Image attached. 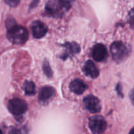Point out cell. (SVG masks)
Returning a JSON list of instances; mask_svg holds the SVG:
<instances>
[{
    "label": "cell",
    "mask_w": 134,
    "mask_h": 134,
    "mask_svg": "<svg viewBox=\"0 0 134 134\" xmlns=\"http://www.w3.org/2000/svg\"><path fill=\"white\" fill-rule=\"evenodd\" d=\"M130 134H134V127L130 130Z\"/></svg>",
    "instance_id": "cell-20"
},
{
    "label": "cell",
    "mask_w": 134,
    "mask_h": 134,
    "mask_svg": "<svg viewBox=\"0 0 134 134\" xmlns=\"http://www.w3.org/2000/svg\"><path fill=\"white\" fill-rule=\"evenodd\" d=\"M9 134H27L25 128H16L12 127L9 131Z\"/></svg>",
    "instance_id": "cell-15"
},
{
    "label": "cell",
    "mask_w": 134,
    "mask_h": 134,
    "mask_svg": "<svg viewBox=\"0 0 134 134\" xmlns=\"http://www.w3.org/2000/svg\"><path fill=\"white\" fill-rule=\"evenodd\" d=\"M7 39L14 44H24L28 39L29 33L26 27L18 25H13L8 28Z\"/></svg>",
    "instance_id": "cell-1"
},
{
    "label": "cell",
    "mask_w": 134,
    "mask_h": 134,
    "mask_svg": "<svg viewBox=\"0 0 134 134\" xmlns=\"http://www.w3.org/2000/svg\"><path fill=\"white\" fill-rule=\"evenodd\" d=\"M128 22L131 27L134 29V9H132L128 14Z\"/></svg>",
    "instance_id": "cell-16"
},
{
    "label": "cell",
    "mask_w": 134,
    "mask_h": 134,
    "mask_svg": "<svg viewBox=\"0 0 134 134\" xmlns=\"http://www.w3.org/2000/svg\"><path fill=\"white\" fill-rule=\"evenodd\" d=\"M25 94L27 96H34L35 94V85L32 81H26L23 86Z\"/></svg>",
    "instance_id": "cell-13"
},
{
    "label": "cell",
    "mask_w": 134,
    "mask_h": 134,
    "mask_svg": "<svg viewBox=\"0 0 134 134\" xmlns=\"http://www.w3.org/2000/svg\"><path fill=\"white\" fill-rule=\"evenodd\" d=\"M85 108L92 113H97L101 111V105L98 98L92 95H89L83 99Z\"/></svg>",
    "instance_id": "cell-6"
},
{
    "label": "cell",
    "mask_w": 134,
    "mask_h": 134,
    "mask_svg": "<svg viewBox=\"0 0 134 134\" xmlns=\"http://www.w3.org/2000/svg\"><path fill=\"white\" fill-rule=\"evenodd\" d=\"M32 35L35 39H41L47 34L48 27L44 23L40 20H35L31 24Z\"/></svg>",
    "instance_id": "cell-8"
},
{
    "label": "cell",
    "mask_w": 134,
    "mask_h": 134,
    "mask_svg": "<svg viewBox=\"0 0 134 134\" xmlns=\"http://www.w3.org/2000/svg\"><path fill=\"white\" fill-rule=\"evenodd\" d=\"M65 48L64 52L62 54L60 58L62 60L72 58L80 52V46L75 42H66L62 45Z\"/></svg>",
    "instance_id": "cell-7"
},
{
    "label": "cell",
    "mask_w": 134,
    "mask_h": 134,
    "mask_svg": "<svg viewBox=\"0 0 134 134\" xmlns=\"http://www.w3.org/2000/svg\"><path fill=\"white\" fill-rule=\"evenodd\" d=\"M92 57L96 61L103 62L106 60L108 56L107 49L103 44H96L94 45L92 49Z\"/></svg>",
    "instance_id": "cell-9"
},
{
    "label": "cell",
    "mask_w": 134,
    "mask_h": 134,
    "mask_svg": "<svg viewBox=\"0 0 134 134\" xmlns=\"http://www.w3.org/2000/svg\"><path fill=\"white\" fill-rule=\"evenodd\" d=\"M88 88L87 85L85 82L79 79H76L73 80L69 85V88L71 91L73 92L77 95H81Z\"/></svg>",
    "instance_id": "cell-10"
},
{
    "label": "cell",
    "mask_w": 134,
    "mask_h": 134,
    "mask_svg": "<svg viewBox=\"0 0 134 134\" xmlns=\"http://www.w3.org/2000/svg\"><path fill=\"white\" fill-rule=\"evenodd\" d=\"M83 71L86 75L89 76L91 78L95 79L99 76V72L97 67L91 60H88L85 63L83 68Z\"/></svg>",
    "instance_id": "cell-11"
},
{
    "label": "cell",
    "mask_w": 134,
    "mask_h": 134,
    "mask_svg": "<svg viewBox=\"0 0 134 134\" xmlns=\"http://www.w3.org/2000/svg\"><path fill=\"white\" fill-rule=\"evenodd\" d=\"M55 95V90L54 88L49 86H46L40 90L39 94V99L41 102H47Z\"/></svg>",
    "instance_id": "cell-12"
},
{
    "label": "cell",
    "mask_w": 134,
    "mask_h": 134,
    "mask_svg": "<svg viewBox=\"0 0 134 134\" xmlns=\"http://www.w3.org/2000/svg\"><path fill=\"white\" fill-rule=\"evenodd\" d=\"M89 128L92 133L95 134H101L106 130L107 122L103 116L100 115H95L89 119Z\"/></svg>",
    "instance_id": "cell-5"
},
{
    "label": "cell",
    "mask_w": 134,
    "mask_h": 134,
    "mask_svg": "<svg viewBox=\"0 0 134 134\" xmlns=\"http://www.w3.org/2000/svg\"><path fill=\"white\" fill-rule=\"evenodd\" d=\"M116 91H117L118 94H119V95L121 97H123V95H122V88H121V85H120V84H119V85L116 86Z\"/></svg>",
    "instance_id": "cell-18"
},
{
    "label": "cell",
    "mask_w": 134,
    "mask_h": 134,
    "mask_svg": "<svg viewBox=\"0 0 134 134\" xmlns=\"http://www.w3.org/2000/svg\"><path fill=\"white\" fill-rule=\"evenodd\" d=\"M7 4H8L11 7H15L18 5V3H20V1H14V0H10V1H5Z\"/></svg>",
    "instance_id": "cell-17"
},
{
    "label": "cell",
    "mask_w": 134,
    "mask_h": 134,
    "mask_svg": "<svg viewBox=\"0 0 134 134\" xmlns=\"http://www.w3.org/2000/svg\"><path fill=\"white\" fill-rule=\"evenodd\" d=\"M130 52V48L122 41H115L111 46V53L114 60L117 62L124 60Z\"/></svg>",
    "instance_id": "cell-3"
},
{
    "label": "cell",
    "mask_w": 134,
    "mask_h": 134,
    "mask_svg": "<svg viewBox=\"0 0 134 134\" xmlns=\"http://www.w3.org/2000/svg\"><path fill=\"white\" fill-rule=\"evenodd\" d=\"M130 99L131 101H132V103L134 105V88L130 92Z\"/></svg>",
    "instance_id": "cell-19"
},
{
    "label": "cell",
    "mask_w": 134,
    "mask_h": 134,
    "mask_svg": "<svg viewBox=\"0 0 134 134\" xmlns=\"http://www.w3.org/2000/svg\"><path fill=\"white\" fill-rule=\"evenodd\" d=\"M7 107L10 113L16 116H21L27 110V103L19 98H13L9 100Z\"/></svg>",
    "instance_id": "cell-4"
},
{
    "label": "cell",
    "mask_w": 134,
    "mask_h": 134,
    "mask_svg": "<svg viewBox=\"0 0 134 134\" xmlns=\"http://www.w3.org/2000/svg\"><path fill=\"white\" fill-rule=\"evenodd\" d=\"M43 71H44V74L46 75V76L49 78H51L52 76V71L51 69V66L49 65V63L47 60H45V61L43 62Z\"/></svg>",
    "instance_id": "cell-14"
},
{
    "label": "cell",
    "mask_w": 134,
    "mask_h": 134,
    "mask_svg": "<svg viewBox=\"0 0 134 134\" xmlns=\"http://www.w3.org/2000/svg\"><path fill=\"white\" fill-rule=\"evenodd\" d=\"M71 7V1H49L46 3L45 10L49 15L59 16L62 14L64 10H69Z\"/></svg>",
    "instance_id": "cell-2"
}]
</instances>
